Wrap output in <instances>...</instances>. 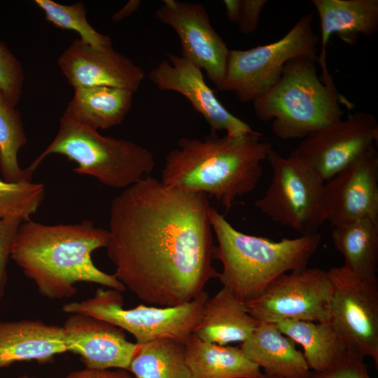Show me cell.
<instances>
[{
    "label": "cell",
    "instance_id": "cell-1",
    "mask_svg": "<svg viewBox=\"0 0 378 378\" xmlns=\"http://www.w3.org/2000/svg\"><path fill=\"white\" fill-rule=\"evenodd\" d=\"M209 198L147 176L113 200L105 248L113 275L140 300L177 306L218 278Z\"/></svg>",
    "mask_w": 378,
    "mask_h": 378
},
{
    "label": "cell",
    "instance_id": "cell-2",
    "mask_svg": "<svg viewBox=\"0 0 378 378\" xmlns=\"http://www.w3.org/2000/svg\"><path fill=\"white\" fill-rule=\"evenodd\" d=\"M108 230L84 220L77 224L45 225L23 221L15 236L10 258L32 280L38 293L51 300L72 297L75 284L88 282L120 292L126 290L113 274L99 270L92 253L106 247Z\"/></svg>",
    "mask_w": 378,
    "mask_h": 378
},
{
    "label": "cell",
    "instance_id": "cell-3",
    "mask_svg": "<svg viewBox=\"0 0 378 378\" xmlns=\"http://www.w3.org/2000/svg\"><path fill=\"white\" fill-rule=\"evenodd\" d=\"M257 131L240 136L181 138L166 156L160 180L174 188L214 197L225 209L256 187L272 146Z\"/></svg>",
    "mask_w": 378,
    "mask_h": 378
},
{
    "label": "cell",
    "instance_id": "cell-4",
    "mask_svg": "<svg viewBox=\"0 0 378 378\" xmlns=\"http://www.w3.org/2000/svg\"><path fill=\"white\" fill-rule=\"evenodd\" d=\"M209 218L218 242L214 259L222 264L218 279L223 287L244 303L260 295L282 274L307 267L321 241L316 232L277 241L247 234L236 230L212 206Z\"/></svg>",
    "mask_w": 378,
    "mask_h": 378
},
{
    "label": "cell",
    "instance_id": "cell-5",
    "mask_svg": "<svg viewBox=\"0 0 378 378\" xmlns=\"http://www.w3.org/2000/svg\"><path fill=\"white\" fill-rule=\"evenodd\" d=\"M316 54L288 60L279 80L253 101L256 116L273 120L274 134L283 140L304 139L312 132L342 119L354 105L335 87L325 84L317 74Z\"/></svg>",
    "mask_w": 378,
    "mask_h": 378
},
{
    "label": "cell",
    "instance_id": "cell-6",
    "mask_svg": "<svg viewBox=\"0 0 378 378\" xmlns=\"http://www.w3.org/2000/svg\"><path fill=\"white\" fill-rule=\"evenodd\" d=\"M51 154L76 163L74 172L116 189L124 190L149 176L155 167L153 155L147 148L129 140L103 136L63 117L55 139L27 170L32 173Z\"/></svg>",
    "mask_w": 378,
    "mask_h": 378
},
{
    "label": "cell",
    "instance_id": "cell-7",
    "mask_svg": "<svg viewBox=\"0 0 378 378\" xmlns=\"http://www.w3.org/2000/svg\"><path fill=\"white\" fill-rule=\"evenodd\" d=\"M209 298L208 293L203 291L194 300L177 306L139 304L124 309L120 291L99 288L92 298L66 303L62 310L107 321L130 332L138 344L160 338L173 339L186 344L193 334Z\"/></svg>",
    "mask_w": 378,
    "mask_h": 378
},
{
    "label": "cell",
    "instance_id": "cell-8",
    "mask_svg": "<svg viewBox=\"0 0 378 378\" xmlns=\"http://www.w3.org/2000/svg\"><path fill=\"white\" fill-rule=\"evenodd\" d=\"M267 160L272 170L271 183L255 206L274 222L302 235L314 233L326 221L324 181L310 168L272 148Z\"/></svg>",
    "mask_w": 378,
    "mask_h": 378
},
{
    "label": "cell",
    "instance_id": "cell-9",
    "mask_svg": "<svg viewBox=\"0 0 378 378\" xmlns=\"http://www.w3.org/2000/svg\"><path fill=\"white\" fill-rule=\"evenodd\" d=\"M312 19V13L302 16L275 42L230 50L222 90L233 91L241 102H253L276 83L288 60L316 54L319 37L313 31Z\"/></svg>",
    "mask_w": 378,
    "mask_h": 378
},
{
    "label": "cell",
    "instance_id": "cell-10",
    "mask_svg": "<svg viewBox=\"0 0 378 378\" xmlns=\"http://www.w3.org/2000/svg\"><path fill=\"white\" fill-rule=\"evenodd\" d=\"M332 284L330 322L347 351L378 366V280L342 267L328 271Z\"/></svg>",
    "mask_w": 378,
    "mask_h": 378
},
{
    "label": "cell",
    "instance_id": "cell-11",
    "mask_svg": "<svg viewBox=\"0 0 378 378\" xmlns=\"http://www.w3.org/2000/svg\"><path fill=\"white\" fill-rule=\"evenodd\" d=\"M331 296L328 272L306 267L279 276L245 305L259 323H276L285 320L328 322Z\"/></svg>",
    "mask_w": 378,
    "mask_h": 378
},
{
    "label": "cell",
    "instance_id": "cell-12",
    "mask_svg": "<svg viewBox=\"0 0 378 378\" xmlns=\"http://www.w3.org/2000/svg\"><path fill=\"white\" fill-rule=\"evenodd\" d=\"M378 139L372 114L355 112L302 139L290 157L315 172L326 182L365 152Z\"/></svg>",
    "mask_w": 378,
    "mask_h": 378
},
{
    "label": "cell",
    "instance_id": "cell-13",
    "mask_svg": "<svg viewBox=\"0 0 378 378\" xmlns=\"http://www.w3.org/2000/svg\"><path fill=\"white\" fill-rule=\"evenodd\" d=\"M155 18L178 35L182 56L201 69L222 90L230 50L210 23L200 4L164 0Z\"/></svg>",
    "mask_w": 378,
    "mask_h": 378
},
{
    "label": "cell",
    "instance_id": "cell-14",
    "mask_svg": "<svg viewBox=\"0 0 378 378\" xmlns=\"http://www.w3.org/2000/svg\"><path fill=\"white\" fill-rule=\"evenodd\" d=\"M326 221L332 226L378 218V152L372 146L324 183Z\"/></svg>",
    "mask_w": 378,
    "mask_h": 378
},
{
    "label": "cell",
    "instance_id": "cell-15",
    "mask_svg": "<svg viewBox=\"0 0 378 378\" xmlns=\"http://www.w3.org/2000/svg\"><path fill=\"white\" fill-rule=\"evenodd\" d=\"M168 59L160 62L148 78L159 90L185 97L207 122L211 134L224 130L229 136H240L255 131L223 106L206 83L201 69L183 57L168 54Z\"/></svg>",
    "mask_w": 378,
    "mask_h": 378
},
{
    "label": "cell",
    "instance_id": "cell-16",
    "mask_svg": "<svg viewBox=\"0 0 378 378\" xmlns=\"http://www.w3.org/2000/svg\"><path fill=\"white\" fill-rule=\"evenodd\" d=\"M57 64L74 88L107 86L134 94L145 77L142 68L113 48L97 49L80 39L71 43Z\"/></svg>",
    "mask_w": 378,
    "mask_h": 378
},
{
    "label": "cell",
    "instance_id": "cell-17",
    "mask_svg": "<svg viewBox=\"0 0 378 378\" xmlns=\"http://www.w3.org/2000/svg\"><path fill=\"white\" fill-rule=\"evenodd\" d=\"M62 327L67 352L78 354L86 368L128 370L139 346L122 329L88 315L71 314Z\"/></svg>",
    "mask_w": 378,
    "mask_h": 378
},
{
    "label": "cell",
    "instance_id": "cell-18",
    "mask_svg": "<svg viewBox=\"0 0 378 378\" xmlns=\"http://www.w3.org/2000/svg\"><path fill=\"white\" fill-rule=\"evenodd\" d=\"M321 24V54L317 62L322 70L321 80L334 86L326 66V47L335 34L344 42L354 45L360 36H370L378 29L377 0H313Z\"/></svg>",
    "mask_w": 378,
    "mask_h": 378
},
{
    "label": "cell",
    "instance_id": "cell-19",
    "mask_svg": "<svg viewBox=\"0 0 378 378\" xmlns=\"http://www.w3.org/2000/svg\"><path fill=\"white\" fill-rule=\"evenodd\" d=\"M67 352L62 326L40 320L0 321V369L19 362H48Z\"/></svg>",
    "mask_w": 378,
    "mask_h": 378
},
{
    "label": "cell",
    "instance_id": "cell-20",
    "mask_svg": "<svg viewBox=\"0 0 378 378\" xmlns=\"http://www.w3.org/2000/svg\"><path fill=\"white\" fill-rule=\"evenodd\" d=\"M296 343L274 323H260L239 346L245 356L264 369V373L279 378H308L311 370Z\"/></svg>",
    "mask_w": 378,
    "mask_h": 378
},
{
    "label": "cell",
    "instance_id": "cell-21",
    "mask_svg": "<svg viewBox=\"0 0 378 378\" xmlns=\"http://www.w3.org/2000/svg\"><path fill=\"white\" fill-rule=\"evenodd\" d=\"M259 323L249 314L245 303L223 287L205 302L193 334L218 345L242 343Z\"/></svg>",
    "mask_w": 378,
    "mask_h": 378
},
{
    "label": "cell",
    "instance_id": "cell-22",
    "mask_svg": "<svg viewBox=\"0 0 378 378\" xmlns=\"http://www.w3.org/2000/svg\"><path fill=\"white\" fill-rule=\"evenodd\" d=\"M132 95L127 90L107 86L74 88L62 117L96 130L111 128L124 120Z\"/></svg>",
    "mask_w": 378,
    "mask_h": 378
},
{
    "label": "cell",
    "instance_id": "cell-23",
    "mask_svg": "<svg viewBox=\"0 0 378 378\" xmlns=\"http://www.w3.org/2000/svg\"><path fill=\"white\" fill-rule=\"evenodd\" d=\"M185 349L193 378H255L262 373L240 347L208 342L192 334Z\"/></svg>",
    "mask_w": 378,
    "mask_h": 378
},
{
    "label": "cell",
    "instance_id": "cell-24",
    "mask_svg": "<svg viewBox=\"0 0 378 378\" xmlns=\"http://www.w3.org/2000/svg\"><path fill=\"white\" fill-rule=\"evenodd\" d=\"M331 236L336 249L344 258V267L357 275L377 276L378 218H363L332 226Z\"/></svg>",
    "mask_w": 378,
    "mask_h": 378
},
{
    "label": "cell",
    "instance_id": "cell-25",
    "mask_svg": "<svg viewBox=\"0 0 378 378\" xmlns=\"http://www.w3.org/2000/svg\"><path fill=\"white\" fill-rule=\"evenodd\" d=\"M274 324L281 332L302 346V354L312 371L330 368L348 352L330 321L285 320Z\"/></svg>",
    "mask_w": 378,
    "mask_h": 378
},
{
    "label": "cell",
    "instance_id": "cell-26",
    "mask_svg": "<svg viewBox=\"0 0 378 378\" xmlns=\"http://www.w3.org/2000/svg\"><path fill=\"white\" fill-rule=\"evenodd\" d=\"M128 371L136 378H193L185 344L169 338L139 344Z\"/></svg>",
    "mask_w": 378,
    "mask_h": 378
},
{
    "label": "cell",
    "instance_id": "cell-27",
    "mask_svg": "<svg viewBox=\"0 0 378 378\" xmlns=\"http://www.w3.org/2000/svg\"><path fill=\"white\" fill-rule=\"evenodd\" d=\"M27 142L20 113L0 90V172L6 182L31 181L32 173L22 169L18 160L20 149Z\"/></svg>",
    "mask_w": 378,
    "mask_h": 378
},
{
    "label": "cell",
    "instance_id": "cell-28",
    "mask_svg": "<svg viewBox=\"0 0 378 378\" xmlns=\"http://www.w3.org/2000/svg\"><path fill=\"white\" fill-rule=\"evenodd\" d=\"M34 3L44 12L48 21L59 28L76 31L84 43L97 49L113 48L110 37L99 33L88 22L83 2L63 5L52 0H35Z\"/></svg>",
    "mask_w": 378,
    "mask_h": 378
},
{
    "label": "cell",
    "instance_id": "cell-29",
    "mask_svg": "<svg viewBox=\"0 0 378 378\" xmlns=\"http://www.w3.org/2000/svg\"><path fill=\"white\" fill-rule=\"evenodd\" d=\"M44 196L45 188L41 183H8L0 178V218L30 219Z\"/></svg>",
    "mask_w": 378,
    "mask_h": 378
},
{
    "label": "cell",
    "instance_id": "cell-30",
    "mask_svg": "<svg viewBox=\"0 0 378 378\" xmlns=\"http://www.w3.org/2000/svg\"><path fill=\"white\" fill-rule=\"evenodd\" d=\"M23 81L21 63L0 41V90L6 99L15 107L20 99Z\"/></svg>",
    "mask_w": 378,
    "mask_h": 378
},
{
    "label": "cell",
    "instance_id": "cell-31",
    "mask_svg": "<svg viewBox=\"0 0 378 378\" xmlns=\"http://www.w3.org/2000/svg\"><path fill=\"white\" fill-rule=\"evenodd\" d=\"M308 378H371L363 359L349 351L330 368L311 371Z\"/></svg>",
    "mask_w": 378,
    "mask_h": 378
},
{
    "label": "cell",
    "instance_id": "cell-32",
    "mask_svg": "<svg viewBox=\"0 0 378 378\" xmlns=\"http://www.w3.org/2000/svg\"><path fill=\"white\" fill-rule=\"evenodd\" d=\"M20 218H0V303L7 283V265L17 230L23 222Z\"/></svg>",
    "mask_w": 378,
    "mask_h": 378
},
{
    "label": "cell",
    "instance_id": "cell-33",
    "mask_svg": "<svg viewBox=\"0 0 378 378\" xmlns=\"http://www.w3.org/2000/svg\"><path fill=\"white\" fill-rule=\"evenodd\" d=\"M266 0H241V8L239 21V30L245 34L254 32L258 26L260 13Z\"/></svg>",
    "mask_w": 378,
    "mask_h": 378
},
{
    "label": "cell",
    "instance_id": "cell-34",
    "mask_svg": "<svg viewBox=\"0 0 378 378\" xmlns=\"http://www.w3.org/2000/svg\"><path fill=\"white\" fill-rule=\"evenodd\" d=\"M64 378H136L124 369H92L85 368L73 371Z\"/></svg>",
    "mask_w": 378,
    "mask_h": 378
},
{
    "label": "cell",
    "instance_id": "cell-35",
    "mask_svg": "<svg viewBox=\"0 0 378 378\" xmlns=\"http://www.w3.org/2000/svg\"><path fill=\"white\" fill-rule=\"evenodd\" d=\"M223 2L228 20L237 23L241 13V0H225Z\"/></svg>",
    "mask_w": 378,
    "mask_h": 378
},
{
    "label": "cell",
    "instance_id": "cell-36",
    "mask_svg": "<svg viewBox=\"0 0 378 378\" xmlns=\"http://www.w3.org/2000/svg\"><path fill=\"white\" fill-rule=\"evenodd\" d=\"M141 3V1L139 0L129 1L122 8L113 15L112 20L113 22H118L130 16L137 10Z\"/></svg>",
    "mask_w": 378,
    "mask_h": 378
},
{
    "label": "cell",
    "instance_id": "cell-37",
    "mask_svg": "<svg viewBox=\"0 0 378 378\" xmlns=\"http://www.w3.org/2000/svg\"><path fill=\"white\" fill-rule=\"evenodd\" d=\"M255 378H279L275 376L269 375L265 373H261L258 377Z\"/></svg>",
    "mask_w": 378,
    "mask_h": 378
},
{
    "label": "cell",
    "instance_id": "cell-38",
    "mask_svg": "<svg viewBox=\"0 0 378 378\" xmlns=\"http://www.w3.org/2000/svg\"><path fill=\"white\" fill-rule=\"evenodd\" d=\"M17 378H37V377H34V376H31V375H28V374H22V375H20V376L18 377Z\"/></svg>",
    "mask_w": 378,
    "mask_h": 378
}]
</instances>
